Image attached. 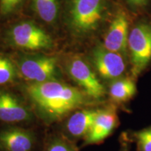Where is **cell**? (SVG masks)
<instances>
[{
    "label": "cell",
    "instance_id": "obj_7",
    "mask_svg": "<svg viewBox=\"0 0 151 151\" xmlns=\"http://www.w3.org/2000/svg\"><path fill=\"white\" fill-rule=\"evenodd\" d=\"M118 107L113 104L99 108L91 129L83 139L85 146L99 144L108 138L118 127Z\"/></svg>",
    "mask_w": 151,
    "mask_h": 151
},
{
    "label": "cell",
    "instance_id": "obj_3",
    "mask_svg": "<svg viewBox=\"0 0 151 151\" xmlns=\"http://www.w3.org/2000/svg\"><path fill=\"white\" fill-rule=\"evenodd\" d=\"M132 77L137 78L151 62V25L139 24L131 30L128 37Z\"/></svg>",
    "mask_w": 151,
    "mask_h": 151
},
{
    "label": "cell",
    "instance_id": "obj_5",
    "mask_svg": "<svg viewBox=\"0 0 151 151\" xmlns=\"http://www.w3.org/2000/svg\"><path fill=\"white\" fill-rule=\"evenodd\" d=\"M18 67L22 76L32 83L58 81L57 60L52 57H23L18 61Z\"/></svg>",
    "mask_w": 151,
    "mask_h": 151
},
{
    "label": "cell",
    "instance_id": "obj_14",
    "mask_svg": "<svg viewBox=\"0 0 151 151\" xmlns=\"http://www.w3.org/2000/svg\"><path fill=\"white\" fill-rule=\"evenodd\" d=\"M34 7L40 18L45 22L55 20L58 12V0H33Z\"/></svg>",
    "mask_w": 151,
    "mask_h": 151
},
{
    "label": "cell",
    "instance_id": "obj_1",
    "mask_svg": "<svg viewBox=\"0 0 151 151\" xmlns=\"http://www.w3.org/2000/svg\"><path fill=\"white\" fill-rule=\"evenodd\" d=\"M24 91L38 116L48 123L61 120L90 103L83 92L58 81L30 83Z\"/></svg>",
    "mask_w": 151,
    "mask_h": 151
},
{
    "label": "cell",
    "instance_id": "obj_12",
    "mask_svg": "<svg viewBox=\"0 0 151 151\" xmlns=\"http://www.w3.org/2000/svg\"><path fill=\"white\" fill-rule=\"evenodd\" d=\"M99 108H83L69 116L66 122V131L76 139H85L91 129Z\"/></svg>",
    "mask_w": 151,
    "mask_h": 151
},
{
    "label": "cell",
    "instance_id": "obj_16",
    "mask_svg": "<svg viewBox=\"0 0 151 151\" xmlns=\"http://www.w3.org/2000/svg\"><path fill=\"white\" fill-rule=\"evenodd\" d=\"M17 68L8 58L0 55V86L14 81L17 76Z\"/></svg>",
    "mask_w": 151,
    "mask_h": 151
},
{
    "label": "cell",
    "instance_id": "obj_2",
    "mask_svg": "<svg viewBox=\"0 0 151 151\" xmlns=\"http://www.w3.org/2000/svg\"><path fill=\"white\" fill-rule=\"evenodd\" d=\"M104 0H70L68 19L72 29L78 33L93 31L102 18Z\"/></svg>",
    "mask_w": 151,
    "mask_h": 151
},
{
    "label": "cell",
    "instance_id": "obj_20",
    "mask_svg": "<svg viewBox=\"0 0 151 151\" xmlns=\"http://www.w3.org/2000/svg\"><path fill=\"white\" fill-rule=\"evenodd\" d=\"M148 0H128L132 6L135 7H141L146 4Z\"/></svg>",
    "mask_w": 151,
    "mask_h": 151
},
{
    "label": "cell",
    "instance_id": "obj_6",
    "mask_svg": "<svg viewBox=\"0 0 151 151\" xmlns=\"http://www.w3.org/2000/svg\"><path fill=\"white\" fill-rule=\"evenodd\" d=\"M10 37L15 46L28 50L48 48L52 46L50 36L32 22H20L15 25Z\"/></svg>",
    "mask_w": 151,
    "mask_h": 151
},
{
    "label": "cell",
    "instance_id": "obj_10",
    "mask_svg": "<svg viewBox=\"0 0 151 151\" xmlns=\"http://www.w3.org/2000/svg\"><path fill=\"white\" fill-rule=\"evenodd\" d=\"M35 137L29 130L9 127L0 130V149L4 151H32Z\"/></svg>",
    "mask_w": 151,
    "mask_h": 151
},
{
    "label": "cell",
    "instance_id": "obj_13",
    "mask_svg": "<svg viewBox=\"0 0 151 151\" xmlns=\"http://www.w3.org/2000/svg\"><path fill=\"white\" fill-rule=\"evenodd\" d=\"M133 77H121L112 81L109 88V96L111 104L118 106H125L133 99L137 88Z\"/></svg>",
    "mask_w": 151,
    "mask_h": 151
},
{
    "label": "cell",
    "instance_id": "obj_15",
    "mask_svg": "<svg viewBox=\"0 0 151 151\" xmlns=\"http://www.w3.org/2000/svg\"><path fill=\"white\" fill-rule=\"evenodd\" d=\"M130 141L136 144V151H151V124L139 130L126 132Z\"/></svg>",
    "mask_w": 151,
    "mask_h": 151
},
{
    "label": "cell",
    "instance_id": "obj_17",
    "mask_svg": "<svg viewBox=\"0 0 151 151\" xmlns=\"http://www.w3.org/2000/svg\"><path fill=\"white\" fill-rule=\"evenodd\" d=\"M45 151H76L69 141L62 138L55 137L49 141Z\"/></svg>",
    "mask_w": 151,
    "mask_h": 151
},
{
    "label": "cell",
    "instance_id": "obj_18",
    "mask_svg": "<svg viewBox=\"0 0 151 151\" xmlns=\"http://www.w3.org/2000/svg\"><path fill=\"white\" fill-rule=\"evenodd\" d=\"M22 0H0V11L1 14H9L14 11Z\"/></svg>",
    "mask_w": 151,
    "mask_h": 151
},
{
    "label": "cell",
    "instance_id": "obj_8",
    "mask_svg": "<svg viewBox=\"0 0 151 151\" xmlns=\"http://www.w3.org/2000/svg\"><path fill=\"white\" fill-rule=\"evenodd\" d=\"M92 62L96 71L105 80L114 81L122 77L126 70L123 57L119 52L98 47L92 53Z\"/></svg>",
    "mask_w": 151,
    "mask_h": 151
},
{
    "label": "cell",
    "instance_id": "obj_19",
    "mask_svg": "<svg viewBox=\"0 0 151 151\" xmlns=\"http://www.w3.org/2000/svg\"><path fill=\"white\" fill-rule=\"evenodd\" d=\"M132 143L127 137V133L123 132L120 137V148L118 151H130Z\"/></svg>",
    "mask_w": 151,
    "mask_h": 151
},
{
    "label": "cell",
    "instance_id": "obj_11",
    "mask_svg": "<svg viewBox=\"0 0 151 151\" xmlns=\"http://www.w3.org/2000/svg\"><path fill=\"white\" fill-rule=\"evenodd\" d=\"M129 22L125 14L120 13L113 19L104 41V47L111 51L125 52L128 44Z\"/></svg>",
    "mask_w": 151,
    "mask_h": 151
},
{
    "label": "cell",
    "instance_id": "obj_9",
    "mask_svg": "<svg viewBox=\"0 0 151 151\" xmlns=\"http://www.w3.org/2000/svg\"><path fill=\"white\" fill-rule=\"evenodd\" d=\"M32 113L16 95L6 91H0V121L16 123L29 121Z\"/></svg>",
    "mask_w": 151,
    "mask_h": 151
},
{
    "label": "cell",
    "instance_id": "obj_4",
    "mask_svg": "<svg viewBox=\"0 0 151 151\" xmlns=\"http://www.w3.org/2000/svg\"><path fill=\"white\" fill-rule=\"evenodd\" d=\"M67 71L86 96L94 100H100L106 94V90L96 73L86 62L80 58H73L67 64Z\"/></svg>",
    "mask_w": 151,
    "mask_h": 151
}]
</instances>
